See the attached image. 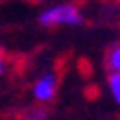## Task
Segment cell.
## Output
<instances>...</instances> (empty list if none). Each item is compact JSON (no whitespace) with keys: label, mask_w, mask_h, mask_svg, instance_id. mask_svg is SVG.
<instances>
[{"label":"cell","mask_w":120,"mask_h":120,"mask_svg":"<svg viewBox=\"0 0 120 120\" xmlns=\"http://www.w3.org/2000/svg\"><path fill=\"white\" fill-rule=\"evenodd\" d=\"M39 24L45 28H64V26H79L84 24V15L77 4H54L41 11Z\"/></svg>","instance_id":"obj_1"},{"label":"cell","mask_w":120,"mask_h":120,"mask_svg":"<svg viewBox=\"0 0 120 120\" xmlns=\"http://www.w3.org/2000/svg\"><path fill=\"white\" fill-rule=\"evenodd\" d=\"M56 92H58V75L56 73H43L41 77L32 84V97L41 105L54 101Z\"/></svg>","instance_id":"obj_2"},{"label":"cell","mask_w":120,"mask_h":120,"mask_svg":"<svg viewBox=\"0 0 120 120\" xmlns=\"http://www.w3.org/2000/svg\"><path fill=\"white\" fill-rule=\"evenodd\" d=\"M47 109L43 105H34V107H26L19 114H15L13 120H47Z\"/></svg>","instance_id":"obj_3"},{"label":"cell","mask_w":120,"mask_h":120,"mask_svg":"<svg viewBox=\"0 0 120 120\" xmlns=\"http://www.w3.org/2000/svg\"><path fill=\"white\" fill-rule=\"evenodd\" d=\"M105 64H107L109 73H118L120 75V43H116L114 47H109L107 56H105Z\"/></svg>","instance_id":"obj_4"},{"label":"cell","mask_w":120,"mask_h":120,"mask_svg":"<svg viewBox=\"0 0 120 120\" xmlns=\"http://www.w3.org/2000/svg\"><path fill=\"white\" fill-rule=\"evenodd\" d=\"M107 88H109V94L114 97V101L120 105V75H118V73H109V77H107Z\"/></svg>","instance_id":"obj_5"},{"label":"cell","mask_w":120,"mask_h":120,"mask_svg":"<svg viewBox=\"0 0 120 120\" xmlns=\"http://www.w3.org/2000/svg\"><path fill=\"white\" fill-rule=\"evenodd\" d=\"M4 69H7V56H4L2 49H0V75L4 73Z\"/></svg>","instance_id":"obj_6"}]
</instances>
